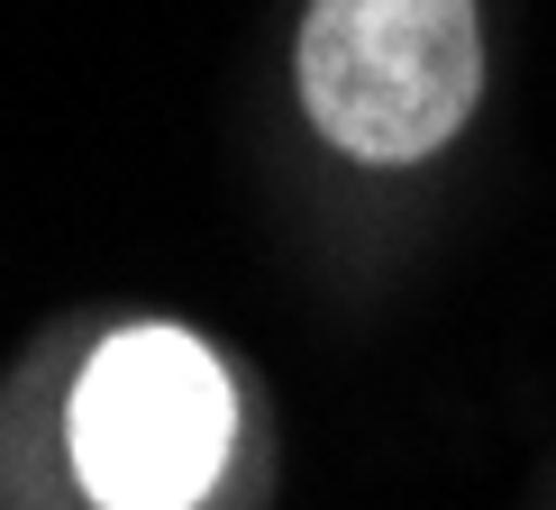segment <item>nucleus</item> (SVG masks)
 <instances>
[{"mask_svg": "<svg viewBox=\"0 0 556 510\" xmlns=\"http://www.w3.org/2000/svg\"><path fill=\"white\" fill-rule=\"evenodd\" d=\"M238 447V383L174 319L110 329L64 401V456L91 510H201Z\"/></svg>", "mask_w": 556, "mask_h": 510, "instance_id": "f257e3e1", "label": "nucleus"}, {"mask_svg": "<svg viewBox=\"0 0 556 510\" xmlns=\"http://www.w3.org/2000/svg\"><path fill=\"white\" fill-rule=\"evenodd\" d=\"M301 110L356 165H420L483 101L475 0H311Z\"/></svg>", "mask_w": 556, "mask_h": 510, "instance_id": "f03ea898", "label": "nucleus"}]
</instances>
